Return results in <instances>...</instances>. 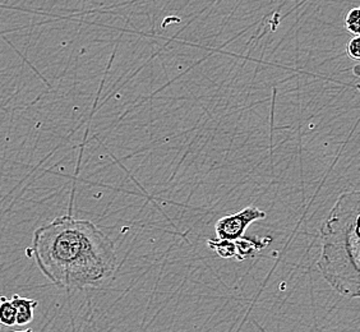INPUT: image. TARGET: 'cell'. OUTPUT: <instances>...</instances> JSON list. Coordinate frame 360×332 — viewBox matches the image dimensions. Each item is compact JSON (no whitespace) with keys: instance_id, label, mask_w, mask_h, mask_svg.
<instances>
[{"instance_id":"1","label":"cell","mask_w":360,"mask_h":332,"mask_svg":"<svg viewBox=\"0 0 360 332\" xmlns=\"http://www.w3.org/2000/svg\"><path fill=\"white\" fill-rule=\"evenodd\" d=\"M27 255L50 283L63 289L98 288L118 267L110 238L94 222L72 215L36 229Z\"/></svg>"},{"instance_id":"2","label":"cell","mask_w":360,"mask_h":332,"mask_svg":"<svg viewBox=\"0 0 360 332\" xmlns=\"http://www.w3.org/2000/svg\"><path fill=\"white\" fill-rule=\"evenodd\" d=\"M360 193L340 194L319 230V272L333 290L347 299L360 295Z\"/></svg>"},{"instance_id":"3","label":"cell","mask_w":360,"mask_h":332,"mask_svg":"<svg viewBox=\"0 0 360 332\" xmlns=\"http://www.w3.org/2000/svg\"><path fill=\"white\" fill-rule=\"evenodd\" d=\"M267 214L264 210L248 206L236 214L224 216L215 225L216 236L219 241H236L244 236L245 230L253 222L266 219Z\"/></svg>"},{"instance_id":"4","label":"cell","mask_w":360,"mask_h":332,"mask_svg":"<svg viewBox=\"0 0 360 332\" xmlns=\"http://www.w3.org/2000/svg\"><path fill=\"white\" fill-rule=\"evenodd\" d=\"M270 241L269 238H264V239L240 238L236 241L210 239L208 247L222 258H236L238 261H244L247 257L262 250Z\"/></svg>"},{"instance_id":"5","label":"cell","mask_w":360,"mask_h":332,"mask_svg":"<svg viewBox=\"0 0 360 332\" xmlns=\"http://www.w3.org/2000/svg\"><path fill=\"white\" fill-rule=\"evenodd\" d=\"M11 302L15 309V325H30L34 321L35 308L39 305V302L35 299L21 297L18 294H14L11 298Z\"/></svg>"},{"instance_id":"6","label":"cell","mask_w":360,"mask_h":332,"mask_svg":"<svg viewBox=\"0 0 360 332\" xmlns=\"http://www.w3.org/2000/svg\"><path fill=\"white\" fill-rule=\"evenodd\" d=\"M0 325L7 327L15 325V309L7 297H0Z\"/></svg>"},{"instance_id":"7","label":"cell","mask_w":360,"mask_h":332,"mask_svg":"<svg viewBox=\"0 0 360 332\" xmlns=\"http://www.w3.org/2000/svg\"><path fill=\"white\" fill-rule=\"evenodd\" d=\"M345 27L347 31L354 36H359L360 34V9L353 8L347 12L345 17Z\"/></svg>"},{"instance_id":"8","label":"cell","mask_w":360,"mask_h":332,"mask_svg":"<svg viewBox=\"0 0 360 332\" xmlns=\"http://www.w3.org/2000/svg\"><path fill=\"white\" fill-rule=\"evenodd\" d=\"M347 56L353 59V60H359L360 59V37L354 36L347 44Z\"/></svg>"},{"instance_id":"9","label":"cell","mask_w":360,"mask_h":332,"mask_svg":"<svg viewBox=\"0 0 360 332\" xmlns=\"http://www.w3.org/2000/svg\"><path fill=\"white\" fill-rule=\"evenodd\" d=\"M358 67L359 65H355V68H354V72H355V76L359 77V72H358Z\"/></svg>"},{"instance_id":"10","label":"cell","mask_w":360,"mask_h":332,"mask_svg":"<svg viewBox=\"0 0 360 332\" xmlns=\"http://www.w3.org/2000/svg\"><path fill=\"white\" fill-rule=\"evenodd\" d=\"M12 332H34L31 328H27V330H15V331Z\"/></svg>"}]
</instances>
